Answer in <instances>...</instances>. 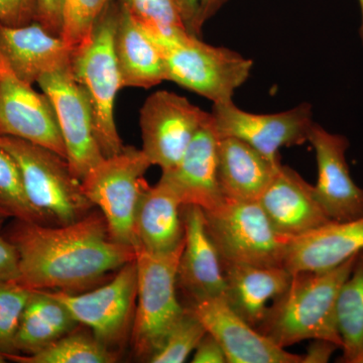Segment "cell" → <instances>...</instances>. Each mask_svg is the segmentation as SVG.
<instances>
[{
	"label": "cell",
	"instance_id": "cell-29",
	"mask_svg": "<svg viewBox=\"0 0 363 363\" xmlns=\"http://www.w3.org/2000/svg\"><path fill=\"white\" fill-rule=\"evenodd\" d=\"M154 37L169 38L188 32L177 0H121Z\"/></svg>",
	"mask_w": 363,
	"mask_h": 363
},
{
	"label": "cell",
	"instance_id": "cell-35",
	"mask_svg": "<svg viewBox=\"0 0 363 363\" xmlns=\"http://www.w3.org/2000/svg\"><path fill=\"white\" fill-rule=\"evenodd\" d=\"M20 277V255L6 236L0 234V284L18 281Z\"/></svg>",
	"mask_w": 363,
	"mask_h": 363
},
{
	"label": "cell",
	"instance_id": "cell-14",
	"mask_svg": "<svg viewBox=\"0 0 363 363\" xmlns=\"http://www.w3.org/2000/svg\"><path fill=\"white\" fill-rule=\"evenodd\" d=\"M308 142L316 154L318 181L315 195L333 221H348L363 216V189L351 178L346 161L350 142L313 123Z\"/></svg>",
	"mask_w": 363,
	"mask_h": 363
},
{
	"label": "cell",
	"instance_id": "cell-10",
	"mask_svg": "<svg viewBox=\"0 0 363 363\" xmlns=\"http://www.w3.org/2000/svg\"><path fill=\"white\" fill-rule=\"evenodd\" d=\"M211 113L169 91L152 93L140 113L143 152L162 173L175 168Z\"/></svg>",
	"mask_w": 363,
	"mask_h": 363
},
{
	"label": "cell",
	"instance_id": "cell-37",
	"mask_svg": "<svg viewBox=\"0 0 363 363\" xmlns=\"http://www.w3.org/2000/svg\"><path fill=\"white\" fill-rule=\"evenodd\" d=\"M307 348V352L303 355L302 363H326L330 360L336 350H340L337 344L326 339H312Z\"/></svg>",
	"mask_w": 363,
	"mask_h": 363
},
{
	"label": "cell",
	"instance_id": "cell-43",
	"mask_svg": "<svg viewBox=\"0 0 363 363\" xmlns=\"http://www.w3.org/2000/svg\"><path fill=\"white\" fill-rule=\"evenodd\" d=\"M4 221V219H2L1 217H0V223H2V222Z\"/></svg>",
	"mask_w": 363,
	"mask_h": 363
},
{
	"label": "cell",
	"instance_id": "cell-4",
	"mask_svg": "<svg viewBox=\"0 0 363 363\" xmlns=\"http://www.w3.org/2000/svg\"><path fill=\"white\" fill-rule=\"evenodd\" d=\"M152 37L164 55L167 81L213 104L233 101L234 93L250 76L252 60L227 48L206 44L192 33Z\"/></svg>",
	"mask_w": 363,
	"mask_h": 363
},
{
	"label": "cell",
	"instance_id": "cell-12",
	"mask_svg": "<svg viewBox=\"0 0 363 363\" xmlns=\"http://www.w3.org/2000/svg\"><path fill=\"white\" fill-rule=\"evenodd\" d=\"M211 114L217 138H238L272 160L281 159V147L308 142L314 123L308 104L278 113L255 114L229 101L213 104Z\"/></svg>",
	"mask_w": 363,
	"mask_h": 363
},
{
	"label": "cell",
	"instance_id": "cell-22",
	"mask_svg": "<svg viewBox=\"0 0 363 363\" xmlns=\"http://www.w3.org/2000/svg\"><path fill=\"white\" fill-rule=\"evenodd\" d=\"M223 266L224 298L238 316L257 329L272 301L285 292L293 274L285 267Z\"/></svg>",
	"mask_w": 363,
	"mask_h": 363
},
{
	"label": "cell",
	"instance_id": "cell-31",
	"mask_svg": "<svg viewBox=\"0 0 363 363\" xmlns=\"http://www.w3.org/2000/svg\"><path fill=\"white\" fill-rule=\"evenodd\" d=\"M111 0H64L61 38L72 52L85 44Z\"/></svg>",
	"mask_w": 363,
	"mask_h": 363
},
{
	"label": "cell",
	"instance_id": "cell-8",
	"mask_svg": "<svg viewBox=\"0 0 363 363\" xmlns=\"http://www.w3.org/2000/svg\"><path fill=\"white\" fill-rule=\"evenodd\" d=\"M152 166L142 150L124 145L118 154L104 157L81 181L86 197L104 214L112 238L135 250L136 208L149 186L145 175Z\"/></svg>",
	"mask_w": 363,
	"mask_h": 363
},
{
	"label": "cell",
	"instance_id": "cell-25",
	"mask_svg": "<svg viewBox=\"0 0 363 363\" xmlns=\"http://www.w3.org/2000/svg\"><path fill=\"white\" fill-rule=\"evenodd\" d=\"M79 325L68 308L49 291L30 290L14 339L16 353L32 355L40 352Z\"/></svg>",
	"mask_w": 363,
	"mask_h": 363
},
{
	"label": "cell",
	"instance_id": "cell-9",
	"mask_svg": "<svg viewBox=\"0 0 363 363\" xmlns=\"http://www.w3.org/2000/svg\"><path fill=\"white\" fill-rule=\"evenodd\" d=\"M49 292L109 350L116 352L130 340L138 298L135 259L121 267L112 279L86 292Z\"/></svg>",
	"mask_w": 363,
	"mask_h": 363
},
{
	"label": "cell",
	"instance_id": "cell-1",
	"mask_svg": "<svg viewBox=\"0 0 363 363\" xmlns=\"http://www.w3.org/2000/svg\"><path fill=\"white\" fill-rule=\"evenodd\" d=\"M4 235L20 255L16 281L30 290L86 292L135 259V248L112 238L98 209L66 225L13 220Z\"/></svg>",
	"mask_w": 363,
	"mask_h": 363
},
{
	"label": "cell",
	"instance_id": "cell-21",
	"mask_svg": "<svg viewBox=\"0 0 363 363\" xmlns=\"http://www.w3.org/2000/svg\"><path fill=\"white\" fill-rule=\"evenodd\" d=\"M281 164V159H269L238 138L217 140V173L226 199L257 201Z\"/></svg>",
	"mask_w": 363,
	"mask_h": 363
},
{
	"label": "cell",
	"instance_id": "cell-40",
	"mask_svg": "<svg viewBox=\"0 0 363 363\" xmlns=\"http://www.w3.org/2000/svg\"><path fill=\"white\" fill-rule=\"evenodd\" d=\"M360 9H362V26H360V37L363 44V0H359Z\"/></svg>",
	"mask_w": 363,
	"mask_h": 363
},
{
	"label": "cell",
	"instance_id": "cell-34",
	"mask_svg": "<svg viewBox=\"0 0 363 363\" xmlns=\"http://www.w3.org/2000/svg\"><path fill=\"white\" fill-rule=\"evenodd\" d=\"M35 21L52 35L61 37L63 28L64 0H35Z\"/></svg>",
	"mask_w": 363,
	"mask_h": 363
},
{
	"label": "cell",
	"instance_id": "cell-38",
	"mask_svg": "<svg viewBox=\"0 0 363 363\" xmlns=\"http://www.w3.org/2000/svg\"><path fill=\"white\" fill-rule=\"evenodd\" d=\"M188 32L200 37L203 26L200 21V0H177Z\"/></svg>",
	"mask_w": 363,
	"mask_h": 363
},
{
	"label": "cell",
	"instance_id": "cell-3",
	"mask_svg": "<svg viewBox=\"0 0 363 363\" xmlns=\"http://www.w3.org/2000/svg\"><path fill=\"white\" fill-rule=\"evenodd\" d=\"M119 11V0H111L89 40L72 52V75L89 98L95 135L104 157L114 156L124 147L114 118L116 95L123 89L114 50Z\"/></svg>",
	"mask_w": 363,
	"mask_h": 363
},
{
	"label": "cell",
	"instance_id": "cell-42",
	"mask_svg": "<svg viewBox=\"0 0 363 363\" xmlns=\"http://www.w3.org/2000/svg\"><path fill=\"white\" fill-rule=\"evenodd\" d=\"M355 363H363V352L359 355V357L357 358Z\"/></svg>",
	"mask_w": 363,
	"mask_h": 363
},
{
	"label": "cell",
	"instance_id": "cell-7",
	"mask_svg": "<svg viewBox=\"0 0 363 363\" xmlns=\"http://www.w3.org/2000/svg\"><path fill=\"white\" fill-rule=\"evenodd\" d=\"M203 212L222 262L285 267L292 240L274 230L259 202L225 198L214 209Z\"/></svg>",
	"mask_w": 363,
	"mask_h": 363
},
{
	"label": "cell",
	"instance_id": "cell-15",
	"mask_svg": "<svg viewBox=\"0 0 363 363\" xmlns=\"http://www.w3.org/2000/svg\"><path fill=\"white\" fill-rule=\"evenodd\" d=\"M225 352L228 363H302L303 355L279 347L238 316L223 297L187 305Z\"/></svg>",
	"mask_w": 363,
	"mask_h": 363
},
{
	"label": "cell",
	"instance_id": "cell-20",
	"mask_svg": "<svg viewBox=\"0 0 363 363\" xmlns=\"http://www.w3.org/2000/svg\"><path fill=\"white\" fill-rule=\"evenodd\" d=\"M363 252V216L331 221L289 245L285 267L297 272H323L340 266Z\"/></svg>",
	"mask_w": 363,
	"mask_h": 363
},
{
	"label": "cell",
	"instance_id": "cell-17",
	"mask_svg": "<svg viewBox=\"0 0 363 363\" xmlns=\"http://www.w3.org/2000/svg\"><path fill=\"white\" fill-rule=\"evenodd\" d=\"M257 202L274 230L290 240L333 221L318 202L314 186L283 164Z\"/></svg>",
	"mask_w": 363,
	"mask_h": 363
},
{
	"label": "cell",
	"instance_id": "cell-16",
	"mask_svg": "<svg viewBox=\"0 0 363 363\" xmlns=\"http://www.w3.org/2000/svg\"><path fill=\"white\" fill-rule=\"evenodd\" d=\"M184 248L177 271V286L189 304L204 298L223 297L225 281L218 250L208 233L204 212L194 205L183 206Z\"/></svg>",
	"mask_w": 363,
	"mask_h": 363
},
{
	"label": "cell",
	"instance_id": "cell-39",
	"mask_svg": "<svg viewBox=\"0 0 363 363\" xmlns=\"http://www.w3.org/2000/svg\"><path fill=\"white\" fill-rule=\"evenodd\" d=\"M229 0H200V21L204 26L207 21L225 6Z\"/></svg>",
	"mask_w": 363,
	"mask_h": 363
},
{
	"label": "cell",
	"instance_id": "cell-30",
	"mask_svg": "<svg viewBox=\"0 0 363 363\" xmlns=\"http://www.w3.org/2000/svg\"><path fill=\"white\" fill-rule=\"evenodd\" d=\"M206 333V328L199 318L186 306L183 316L169 332L161 347L150 357L147 362H185Z\"/></svg>",
	"mask_w": 363,
	"mask_h": 363
},
{
	"label": "cell",
	"instance_id": "cell-41",
	"mask_svg": "<svg viewBox=\"0 0 363 363\" xmlns=\"http://www.w3.org/2000/svg\"><path fill=\"white\" fill-rule=\"evenodd\" d=\"M6 358L4 357V354H2V353H0V363H4L6 362Z\"/></svg>",
	"mask_w": 363,
	"mask_h": 363
},
{
	"label": "cell",
	"instance_id": "cell-5",
	"mask_svg": "<svg viewBox=\"0 0 363 363\" xmlns=\"http://www.w3.org/2000/svg\"><path fill=\"white\" fill-rule=\"evenodd\" d=\"M0 147L18 164L28 199L48 225H66L94 209L64 157L14 136L0 135Z\"/></svg>",
	"mask_w": 363,
	"mask_h": 363
},
{
	"label": "cell",
	"instance_id": "cell-11",
	"mask_svg": "<svg viewBox=\"0 0 363 363\" xmlns=\"http://www.w3.org/2000/svg\"><path fill=\"white\" fill-rule=\"evenodd\" d=\"M56 112L73 175L82 181L104 159L95 135L89 98L72 75L70 68L45 74L38 81Z\"/></svg>",
	"mask_w": 363,
	"mask_h": 363
},
{
	"label": "cell",
	"instance_id": "cell-19",
	"mask_svg": "<svg viewBox=\"0 0 363 363\" xmlns=\"http://www.w3.org/2000/svg\"><path fill=\"white\" fill-rule=\"evenodd\" d=\"M217 140L211 118L196 135L175 168L162 174L161 179L175 191L184 206L194 205L208 211L225 199L217 173Z\"/></svg>",
	"mask_w": 363,
	"mask_h": 363
},
{
	"label": "cell",
	"instance_id": "cell-33",
	"mask_svg": "<svg viewBox=\"0 0 363 363\" xmlns=\"http://www.w3.org/2000/svg\"><path fill=\"white\" fill-rule=\"evenodd\" d=\"M35 0H0V23L21 26L35 21Z\"/></svg>",
	"mask_w": 363,
	"mask_h": 363
},
{
	"label": "cell",
	"instance_id": "cell-36",
	"mask_svg": "<svg viewBox=\"0 0 363 363\" xmlns=\"http://www.w3.org/2000/svg\"><path fill=\"white\" fill-rule=\"evenodd\" d=\"M193 363H228L220 343L211 334H205L195 350Z\"/></svg>",
	"mask_w": 363,
	"mask_h": 363
},
{
	"label": "cell",
	"instance_id": "cell-26",
	"mask_svg": "<svg viewBox=\"0 0 363 363\" xmlns=\"http://www.w3.org/2000/svg\"><path fill=\"white\" fill-rule=\"evenodd\" d=\"M336 320L342 340L340 362L355 363L363 352V252L339 291Z\"/></svg>",
	"mask_w": 363,
	"mask_h": 363
},
{
	"label": "cell",
	"instance_id": "cell-32",
	"mask_svg": "<svg viewBox=\"0 0 363 363\" xmlns=\"http://www.w3.org/2000/svg\"><path fill=\"white\" fill-rule=\"evenodd\" d=\"M30 290L16 281L0 284V353H16L14 339Z\"/></svg>",
	"mask_w": 363,
	"mask_h": 363
},
{
	"label": "cell",
	"instance_id": "cell-6",
	"mask_svg": "<svg viewBox=\"0 0 363 363\" xmlns=\"http://www.w3.org/2000/svg\"><path fill=\"white\" fill-rule=\"evenodd\" d=\"M184 241L175 250L152 253L136 250L138 298L130 342L135 357L149 362L183 316L186 306L177 296V271Z\"/></svg>",
	"mask_w": 363,
	"mask_h": 363
},
{
	"label": "cell",
	"instance_id": "cell-13",
	"mask_svg": "<svg viewBox=\"0 0 363 363\" xmlns=\"http://www.w3.org/2000/svg\"><path fill=\"white\" fill-rule=\"evenodd\" d=\"M0 135L42 145L66 159L56 112L45 93L18 78L0 52Z\"/></svg>",
	"mask_w": 363,
	"mask_h": 363
},
{
	"label": "cell",
	"instance_id": "cell-18",
	"mask_svg": "<svg viewBox=\"0 0 363 363\" xmlns=\"http://www.w3.org/2000/svg\"><path fill=\"white\" fill-rule=\"evenodd\" d=\"M0 52L16 75L33 85L45 74L70 68L73 52L60 35L33 21L21 26L0 23Z\"/></svg>",
	"mask_w": 363,
	"mask_h": 363
},
{
	"label": "cell",
	"instance_id": "cell-24",
	"mask_svg": "<svg viewBox=\"0 0 363 363\" xmlns=\"http://www.w3.org/2000/svg\"><path fill=\"white\" fill-rule=\"evenodd\" d=\"M183 206L175 191L162 179L152 187L147 186L136 208L138 248L152 253L175 250L185 236Z\"/></svg>",
	"mask_w": 363,
	"mask_h": 363
},
{
	"label": "cell",
	"instance_id": "cell-23",
	"mask_svg": "<svg viewBox=\"0 0 363 363\" xmlns=\"http://www.w3.org/2000/svg\"><path fill=\"white\" fill-rule=\"evenodd\" d=\"M121 2L114 50L123 88H149L167 81L164 55L128 7Z\"/></svg>",
	"mask_w": 363,
	"mask_h": 363
},
{
	"label": "cell",
	"instance_id": "cell-2",
	"mask_svg": "<svg viewBox=\"0 0 363 363\" xmlns=\"http://www.w3.org/2000/svg\"><path fill=\"white\" fill-rule=\"evenodd\" d=\"M357 257L327 271L294 272L290 285L272 301L257 330L281 348L308 339H326L341 350L336 303Z\"/></svg>",
	"mask_w": 363,
	"mask_h": 363
},
{
	"label": "cell",
	"instance_id": "cell-28",
	"mask_svg": "<svg viewBox=\"0 0 363 363\" xmlns=\"http://www.w3.org/2000/svg\"><path fill=\"white\" fill-rule=\"evenodd\" d=\"M0 217L2 219L47 224L45 217L35 209L26 194L23 176L18 164L0 147ZM48 225V224H47Z\"/></svg>",
	"mask_w": 363,
	"mask_h": 363
},
{
	"label": "cell",
	"instance_id": "cell-27",
	"mask_svg": "<svg viewBox=\"0 0 363 363\" xmlns=\"http://www.w3.org/2000/svg\"><path fill=\"white\" fill-rule=\"evenodd\" d=\"M80 326V325H79ZM74 329L49 347L32 355L9 353L7 360L18 363H111L117 353L100 342L88 329Z\"/></svg>",
	"mask_w": 363,
	"mask_h": 363
}]
</instances>
